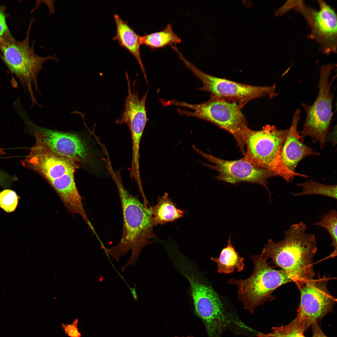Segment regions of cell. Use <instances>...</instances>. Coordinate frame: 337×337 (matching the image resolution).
Instances as JSON below:
<instances>
[{"label":"cell","mask_w":337,"mask_h":337,"mask_svg":"<svg viewBox=\"0 0 337 337\" xmlns=\"http://www.w3.org/2000/svg\"><path fill=\"white\" fill-rule=\"evenodd\" d=\"M325 276L307 281L299 291L300 301L295 318L305 332L331 312L336 299L329 291Z\"/></svg>","instance_id":"12"},{"label":"cell","mask_w":337,"mask_h":337,"mask_svg":"<svg viewBox=\"0 0 337 337\" xmlns=\"http://www.w3.org/2000/svg\"><path fill=\"white\" fill-rule=\"evenodd\" d=\"M297 186L302 187V191L299 193H291L294 197L308 195H318L337 199V185L322 184L312 180L303 183H298Z\"/></svg>","instance_id":"20"},{"label":"cell","mask_w":337,"mask_h":337,"mask_svg":"<svg viewBox=\"0 0 337 337\" xmlns=\"http://www.w3.org/2000/svg\"><path fill=\"white\" fill-rule=\"evenodd\" d=\"M181 42V38L174 32L170 23L161 31L140 36L141 45H144L152 50L179 44Z\"/></svg>","instance_id":"19"},{"label":"cell","mask_w":337,"mask_h":337,"mask_svg":"<svg viewBox=\"0 0 337 337\" xmlns=\"http://www.w3.org/2000/svg\"><path fill=\"white\" fill-rule=\"evenodd\" d=\"M317 10L305 5L303 1H288L282 6L286 12L293 9L304 18L310 28L309 37L316 41L326 54L337 51V15L334 10L323 0H318Z\"/></svg>","instance_id":"10"},{"label":"cell","mask_w":337,"mask_h":337,"mask_svg":"<svg viewBox=\"0 0 337 337\" xmlns=\"http://www.w3.org/2000/svg\"><path fill=\"white\" fill-rule=\"evenodd\" d=\"M311 327L313 334L312 337H328L323 332L318 324V323L313 324Z\"/></svg>","instance_id":"27"},{"label":"cell","mask_w":337,"mask_h":337,"mask_svg":"<svg viewBox=\"0 0 337 337\" xmlns=\"http://www.w3.org/2000/svg\"><path fill=\"white\" fill-rule=\"evenodd\" d=\"M125 75L128 86L127 95L121 118L117 119L115 123L127 125L131 134L132 153L137 154L140 152V141L148 121L145 104L148 91L140 98L136 89L135 81H134L132 89L126 71Z\"/></svg>","instance_id":"14"},{"label":"cell","mask_w":337,"mask_h":337,"mask_svg":"<svg viewBox=\"0 0 337 337\" xmlns=\"http://www.w3.org/2000/svg\"><path fill=\"white\" fill-rule=\"evenodd\" d=\"M171 105L189 108L192 111L178 109L182 115L193 116L211 122L231 134L243 154L245 152V134L249 129L242 109L236 102L226 101L211 95L205 102L196 104L173 100Z\"/></svg>","instance_id":"8"},{"label":"cell","mask_w":337,"mask_h":337,"mask_svg":"<svg viewBox=\"0 0 337 337\" xmlns=\"http://www.w3.org/2000/svg\"><path fill=\"white\" fill-rule=\"evenodd\" d=\"M303 221L292 224L284 237L275 242L270 239L261 254L286 273L299 289L315 276L313 258L317 250L315 235L307 233Z\"/></svg>","instance_id":"3"},{"label":"cell","mask_w":337,"mask_h":337,"mask_svg":"<svg viewBox=\"0 0 337 337\" xmlns=\"http://www.w3.org/2000/svg\"><path fill=\"white\" fill-rule=\"evenodd\" d=\"M304 331L298 322L295 319L286 325L272 328V331L268 334L260 333L257 337H305Z\"/></svg>","instance_id":"22"},{"label":"cell","mask_w":337,"mask_h":337,"mask_svg":"<svg viewBox=\"0 0 337 337\" xmlns=\"http://www.w3.org/2000/svg\"><path fill=\"white\" fill-rule=\"evenodd\" d=\"M78 320L75 319L69 324L62 323L61 325L66 335L70 337H81V334L78 327Z\"/></svg>","instance_id":"25"},{"label":"cell","mask_w":337,"mask_h":337,"mask_svg":"<svg viewBox=\"0 0 337 337\" xmlns=\"http://www.w3.org/2000/svg\"><path fill=\"white\" fill-rule=\"evenodd\" d=\"M336 66V65L329 64L321 67L319 93L316 99L312 105L305 103L302 105L306 115L303 129L299 132L301 139L303 141L305 137L309 136L313 139V142H319L321 149L324 147L326 142L333 115V94L331 92V87L336 76L330 82L329 78L331 71Z\"/></svg>","instance_id":"9"},{"label":"cell","mask_w":337,"mask_h":337,"mask_svg":"<svg viewBox=\"0 0 337 337\" xmlns=\"http://www.w3.org/2000/svg\"><path fill=\"white\" fill-rule=\"evenodd\" d=\"M300 113L301 110L297 109L292 116L291 125L281 153L283 162L288 169L293 172H295L299 163L306 157L320 154L305 144L301 139L299 132L297 131Z\"/></svg>","instance_id":"15"},{"label":"cell","mask_w":337,"mask_h":337,"mask_svg":"<svg viewBox=\"0 0 337 337\" xmlns=\"http://www.w3.org/2000/svg\"><path fill=\"white\" fill-rule=\"evenodd\" d=\"M313 225L323 227L330 235L332 240L331 246L334 250L328 257H333L336 256L337 252V215L335 209L330 210L321 218L320 221Z\"/></svg>","instance_id":"21"},{"label":"cell","mask_w":337,"mask_h":337,"mask_svg":"<svg viewBox=\"0 0 337 337\" xmlns=\"http://www.w3.org/2000/svg\"><path fill=\"white\" fill-rule=\"evenodd\" d=\"M211 259L217 264V271L221 273L230 274L235 269L240 272L244 267V259L240 256L232 245L230 236L227 246L222 249L219 257H212Z\"/></svg>","instance_id":"18"},{"label":"cell","mask_w":337,"mask_h":337,"mask_svg":"<svg viewBox=\"0 0 337 337\" xmlns=\"http://www.w3.org/2000/svg\"><path fill=\"white\" fill-rule=\"evenodd\" d=\"M182 61L202 82L203 86L199 90L210 92L220 99L237 103L241 108L256 98L267 96L272 98L278 95L275 85L262 86L238 83L206 74L185 58Z\"/></svg>","instance_id":"11"},{"label":"cell","mask_w":337,"mask_h":337,"mask_svg":"<svg viewBox=\"0 0 337 337\" xmlns=\"http://www.w3.org/2000/svg\"><path fill=\"white\" fill-rule=\"evenodd\" d=\"M24 121L36 142L71 160L93 175L102 178L109 176L100 140L94 132L61 131L37 125L27 117Z\"/></svg>","instance_id":"2"},{"label":"cell","mask_w":337,"mask_h":337,"mask_svg":"<svg viewBox=\"0 0 337 337\" xmlns=\"http://www.w3.org/2000/svg\"><path fill=\"white\" fill-rule=\"evenodd\" d=\"M17 180V177L0 169V186L3 188L9 187Z\"/></svg>","instance_id":"26"},{"label":"cell","mask_w":337,"mask_h":337,"mask_svg":"<svg viewBox=\"0 0 337 337\" xmlns=\"http://www.w3.org/2000/svg\"><path fill=\"white\" fill-rule=\"evenodd\" d=\"M289 129H278L266 125L259 130L250 129L246 133L244 142L246 150L243 158L256 166L268 170L292 183L295 176L308 178L306 175L293 172L283 162L281 153Z\"/></svg>","instance_id":"6"},{"label":"cell","mask_w":337,"mask_h":337,"mask_svg":"<svg viewBox=\"0 0 337 337\" xmlns=\"http://www.w3.org/2000/svg\"><path fill=\"white\" fill-rule=\"evenodd\" d=\"M149 209L155 226L174 221L183 217L184 213L177 208L167 193L159 197L157 204L150 206Z\"/></svg>","instance_id":"17"},{"label":"cell","mask_w":337,"mask_h":337,"mask_svg":"<svg viewBox=\"0 0 337 337\" xmlns=\"http://www.w3.org/2000/svg\"><path fill=\"white\" fill-rule=\"evenodd\" d=\"M116 26V34L112 38L117 40L119 45L129 51L137 61L147 83H148L145 69L143 64L140 51L141 45L140 36L117 14L114 15Z\"/></svg>","instance_id":"16"},{"label":"cell","mask_w":337,"mask_h":337,"mask_svg":"<svg viewBox=\"0 0 337 337\" xmlns=\"http://www.w3.org/2000/svg\"><path fill=\"white\" fill-rule=\"evenodd\" d=\"M21 163L49 183L69 212L79 214L84 220L87 219L75 181V173L81 168L78 164L37 142Z\"/></svg>","instance_id":"4"},{"label":"cell","mask_w":337,"mask_h":337,"mask_svg":"<svg viewBox=\"0 0 337 337\" xmlns=\"http://www.w3.org/2000/svg\"><path fill=\"white\" fill-rule=\"evenodd\" d=\"M5 8L0 5V41L12 35L6 23Z\"/></svg>","instance_id":"24"},{"label":"cell","mask_w":337,"mask_h":337,"mask_svg":"<svg viewBox=\"0 0 337 337\" xmlns=\"http://www.w3.org/2000/svg\"><path fill=\"white\" fill-rule=\"evenodd\" d=\"M252 258L254 269L250 277L245 280L232 278L227 283L237 286L238 300L253 314L256 307L275 300L273 293L277 288L292 281L284 271L271 266L261 254L252 255Z\"/></svg>","instance_id":"7"},{"label":"cell","mask_w":337,"mask_h":337,"mask_svg":"<svg viewBox=\"0 0 337 337\" xmlns=\"http://www.w3.org/2000/svg\"><path fill=\"white\" fill-rule=\"evenodd\" d=\"M193 146L198 153L214 164L211 165L202 163L218 172L216 177L217 179L232 184L245 182L260 184L267 189L271 197L267 179L276 176L273 172L256 166L243 157L235 160H224L204 153L194 145Z\"/></svg>","instance_id":"13"},{"label":"cell","mask_w":337,"mask_h":337,"mask_svg":"<svg viewBox=\"0 0 337 337\" xmlns=\"http://www.w3.org/2000/svg\"><path fill=\"white\" fill-rule=\"evenodd\" d=\"M35 19L30 20L25 39L18 41L11 35L0 41L1 58L11 72L14 75L30 95L32 105H38L36 101L33 89L36 93H40L38 89L37 79L40 71L44 68L43 64L51 60L58 61L56 55L41 56L35 52L33 43L30 46L29 34Z\"/></svg>","instance_id":"5"},{"label":"cell","mask_w":337,"mask_h":337,"mask_svg":"<svg viewBox=\"0 0 337 337\" xmlns=\"http://www.w3.org/2000/svg\"><path fill=\"white\" fill-rule=\"evenodd\" d=\"M116 186L121 204L123 228L119 243L110 249L105 248L107 254L118 261L121 256L131 250V256L127 263L121 267L123 272L129 265L135 266L142 249L152 243L150 240L156 238L154 232L155 226L149 208L142 203L138 197L131 194L126 189L122 179L121 170L115 171L113 168L108 171Z\"/></svg>","instance_id":"1"},{"label":"cell","mask_w":337,"mask_h":337,"mask_svg":"<svg viewBox=\"0 0 337 337\" xmlns=\"http://www.w3.org/2000/svg\"><path fill=\"white\" fill-rule=\"evenodd\" d=\"M18 202V196L15 192L6 189L0 193V207L7 212H13Z\"/></svg>","instance_id":"23"}]
</instances>
